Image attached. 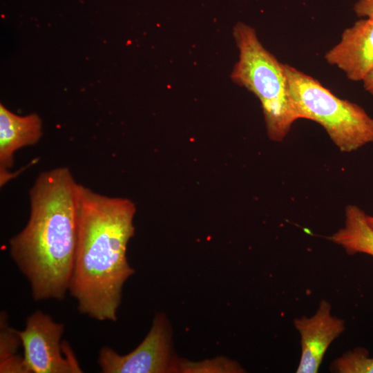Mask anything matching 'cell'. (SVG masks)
I'll return each instance as SVG.
<instances>
[{"label":"cell","mask_w":373,"mask_h":373,"mask_svg":"<svg viewBox=\"0 0 373 373\" xmlns=\"http://www.w3.org/2000/svg\"><path fill=\"white\" fill-rule=\"evenodd\" d=\"M77 240L68 291L80 313L97 321L117 320L126 280L134 273L126 258L133 236L135 204L99 194L78 184Z\"/></svg>","instance_id":"1"},{"label":"cell","mask_w":373,"mask_h":373,"mask_svg":"<svg viewBox=\"0 0 373 373\" xmlns=\"http://www.w3.org/2000/svg\"><path fill=\"white\" fill-rule=\"evenodd\" d=\"M77 186L66 167L41 173L29 192L28 221L9 241L10 256L35 300H62L68 291L77 240Z\"/></svg>","instance_id":"2"},{"label":"cell","mask_w":373,"mask_h":373,"mask_svg":"<svg viewBox=\"0 0 373 373\" xmlns=\"http://www.w3.org/2000/svg\"><path fill=\"white\" fill-rule=\"evenodd\" d=\"M233 35L239 56L230 77L258 97L269 137L280 142L298 119L289 95L284 64L262 46L249 25L237 23Z\"/></svg>","instance_id":"3"},{"label":"cell","mask_w":373,"mask_h":373,"mask_svg":"<svg viewBox=\"0 0 373 373\" xmlns=\"http://www.w3.org/2000/svg\"><path fill=\"white\" fill-rule=\"evenodd\" d=\"M289 95L298 119L317 122L343 152L373 143V118L361 106L341 99L317 79L284 64Z\"/></svg>","instance_id":"4"},{"label":"cell","mask_w":373,"mask_h":373,"mask_svg":"<svg viewBox=\"0 0 373 373\" xmlns=\"http://www.w3.org/2000/svg\"><path fill=\"white\" fill-rule=\"evenodd\" d=\"M23 360L29 373L82 372L67 343L61 341L64 325L41 311L30 315L18 331Z\"/></svg>","instance_id":"5"},{"label":"cell","mask_w":373,"mask_h":373,"mask_svg":"<svg viewBox=\"0 0 373 373\" xmlns=\"http://www.w3.org/2000/svg\"><path fill=\"white\" fill-rule=\"evenodd\" d=\"M177 360L171 354L169 323L164 315L157 314L148 334L134 350L122 356L103 347L97 363L103 373H166L175 372Z\"/></svg>","instance_id":"6"},{"label":"cell","mask_w":373,"mask_h":373,"mask_svg":"<svg viewBox=\"0 0 373 373\" xmlns=\"http://www.w3.org/2000/svg\"><path fill=\"white\" fill-rule=\"evenodd\" d=\"M331 308L329 302L322 300L314 315L294 320L301 345L297 373L317 372L327 348L344 332L345 321L332 315Z\"/></svg>","instance_id":"7"},{"label":"cell","mask_w":373,"mask_h":373,"mask_svg":"<svg viewBox=\"0 0 373 373\" xmlns=\"http://www.w3.org/2000/svg\"><path fill=\"white\" fill-rule=\"evenodd\" d=\"M325 61L341 70L351 81L364 79L373 68V20L362 18L343 32Z\"/></svg>","instance_id":"8"},{"label":"cell","mask_w":373,"mask_h":373,"mask_svg":"<svg viewBox=\"0 0 373 373\" xmlns=\"http://www.w3.org/2000/svg\"><path fill=\"white\" fill-rule=\"evenodd\" d=\"M42 136V123L36 113L17 115L0 105V181L3 185L10 178L8 171L14 164L15 153L36 144Z\"/></svg>","instance_id":"9"},{"label":"cell","mask_w":373,"mask_h":373,"mask_svg":"<svg viewBox=\"0 0 373 373\" xmlns=\"http://www.w3.org/2000/svg\"><path fill=\"white\" fill-rule=\"evenodd\" d=\"M366 213L356 205L345 209V225L329 237L349 255L363 253L373 256V230L366 220Z\"/></svg>","instance_id":"10"},{"label":"cell","mask_w":373,"mask_h":373,"mask_svg":"<svg viewBox=\"0 0 373 373\" xmlns=\"http://www.w3.org/2000/svg\"><path fill=\"white\" fill-rule=\"evenodd\" d=\"M21 338L17 330L10 327L8 315L0 316V372L29 373L23 356L17 354Z\"/></svg>","instance_id":"11"},{"label":"cell","mask_w":373,"mask_h":373,"mask_svg":"<svg viewBox=\"0 0 373 373\" xmlns=\"http://www.w3.org/2000/svg\"><path fill=\"white\" fill-rule=\"evenodd\" d=\"M363 347H356L335 359L330 371L336 373H373V357Z\"/></svg>","instance_id":"12"},{"label":"cell","mask_w":373,"mask_h":373,"mask_svg":"<svg viewBox=\"0 0 373 373\" xmlns=\"http://www.w3.org/2000/svg\"><path fill=\"white\" fill-rule=\"evenodd\" d=\"M243 369L235 361L217 358L200 362L178 359L175 372H243Z\"/></svg>","instance_id":"13"},{"label":"cell","mask_w":373,"mask_h":373,"mask_svg":"<svg viewBox=\"0 0 373 373\" xmlns=\"http://www.w3.org/2000/svg\"><path fill=\"white\" fill-rule=\"evenodd\" d=\"M357 17L373 20V0H358L354 6Z\"/></svg>","instance_id":"14"},{"label":"cell","mask_w":373,"mask_h":373,"mask_svg":"<svg viewBox=\"0 0 373 373\" xmlns=\"http://www.w3.org/2000/svg\"><path fill=\"white\" fill-rule=\"evenodd\" d=\"M364 89L373 95V68L362 80Z\"/></svg>","instance_id":"15"},{"label":"cell","mask_w":373,"mask_h":373,"mask_svg":"<svg viewBox=\"0 0 373 373\" xmlns=\"http://www.w3.org/2000/svg\"><path fill=\"white\" fill-rule=\"evenodd\" d=\"M366 220L370 227L373 230V216L366 215Z\"/></svg>","instance_id":"16"}]
</instances>
